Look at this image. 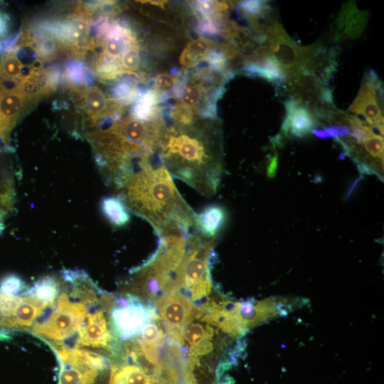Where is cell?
Wrapping results in <instances>:
<instances>
[{
  "label": "cell",
  "instance_id": "1",
  "mask_svg": "<svg viewBox=\"0 0 384 384\" xmlns=\"http://www.w3.org/2000/svg\"><path fill=\"white\" fill-rule=\"evenodd\" d=\"M132 213L146 220L159 237L195 230L196 214L182 198L163 164L139 161L114 188Z\"/></svg>",
  "mask_w": 384,
  "mask_h": 384
},
{
  "label": "cell",
  "instance_id": "2",
  "mask_svg": "<svg viewBox=\"0 0 384 384\" xmlns=\"http://www.w3.org/2000/svg\"><path fill=\"white\" fill-rule=\"evenodd\" d=\"M187 127L164 130L160 158L171 176L210 197L216 193L222 175L220 146L208 131Z\"/></svg>",
  "mask_w": 384,
  "mask_h": 384
},
{
  "label": "cell",
  "instance_id": "3",
  "mask_svg": "<svg viewBox=\"0 0 384 384\" xmlns=\"http://www.w3.org/2000/svg\"><path fill=\"white\" fill-rule=\"evenodd\" d=\"M216 242L217 238H206L196 233L187 238L186 250L173 282L193 302L211 292L210 262Z\"/></svg>",
  "mask_w": 384,
  "mask_h": 384
},
{
  "label": "cell",
  "instance_id": "4",
  "mask_svg": "<svg viewBox=\"0 0 384 384\" xmlns=\"http://www.w3.org/2000/svg\"><path fill=\"white\" fill-rule=\"evenodd\" d=\"M55 354L60 366L58 384H109L112 366L104 355L75 348H61Z\"/></svg>",
  "mask_w": 384,
  "mask_h": 384
},
{
  "label": "cell",
  "instance_id": "5",
  "mask_svg": "<svg viewBox=\"0 0 384 384\" xmlns=\"http://www.w3.org/2000/svg\"><path fill=\"white\" fill-rule=\"evenodd\" d=\"M162 294L158 307L166 333L173 344H183L184 331L194 318L196 307L173 282L164 288Z\"/></svg>",
  "mask_w": 384,
  "mask_h": 384
},
{
  "label": "cell",
  "instance_id": "6",
  "mask_svg": "<svg viewBox=\"0 0 384 384\" xmlns=\"http://www.w3.org/2000/svg\"><path fill=\"white\" fill-rule=\"evenodd\" d=\"M126 294L125 297L113 302L110 311L112 326L119 340L138 336L148 323L158 318L154 307L135 295Z\"/></svg>",
  "mask_w": 384,
  "mask_h": 384
},
{
  "label": "cell",
  "instance_id": "7",
  "mask_svg": "<svg viewBox=\"0 0 384 384\" xmlns=\"http://www.w3.org/2000/svg\"><path fill=\"white\" fill-rule=\"evenodd\" d=\"M286 85L290 98L305 106L314 117L334 107L326 82L314 75L292 72L286 75Z\"/></svg>",
  "mask_w": 384,
  "mask_h": 384
},
{
  "label": "cell",
  "instance_id": "8",
  "mask_svg": "<svg viewBox=\"0 0 384 384\" xmlns=\"http://www.w3.org/2000/svg\"><path fill=\"white\" fill-rule=\"evenodd\" d=\"M383 86L373 70H369L363 78L358 93L348 110L363 122L383 135ZM375 133V132H374Z\"/></svg>",
  "mask_w": 384,
  "mask_h": 384
},
{
  "label": "cell",
  "instance_id": "9",
  "mask_svg": "<svg viewBox=\"0 0 384 384\" xmlns=\"http://www.w3.org/2000/svg\"><path fill=\"white\" fill-rule=\"evenodd\" d=\"M265 46L286 75L299 70L302 46L296 43L288 36L278 21L267 28Z\"/></svg>",
  "mask_w": 384,
  "mask_h": 384
},
{
  "label": "cell",
  "instance_id": "10",
  "mask_svg": "<svg viewBox=\"0 0 384 384\" xmlns=\"http://www.w3.org/2000/svg\"><path fill=\"white\" fill-rule=\"evenodd\" d=\"M367 11H361L355 1L343 4L332 28V38L335 42L358 38L364 31L368 19Z\"/></svg>",
  "mask_w": 384,
  "mask_h": 384
},
{
  "label": "cell",
  "instance_id": "11",
  "mask_svg": "<svg viewBox=\"0 0 384 384\" xmlns=\"http://www.w3.org/2000/svg\"><path fill=\"white\" fill-rule=\"evenodd\" d=\"M242 70L247 76L260 77L278 86L286 85L284 71L271 55L265 45L248 57Z\"/></svg>",
  "mask_w": 384,
  "mask_h": 384
},
{
  "label": "cell",
  "instance_id": "12",
  "mask_svg": "<svg viewBox=\"0 0 384 384\" xmlns=\"http://www.w3.org/2000/svg\"><path fill=\"white\" fill-rule=\"evenodd\" d=\"M286 115L282 125L284 136L302 138L317 126L314 114L303 105L290 98L285 102Z\"/></svg>",
  "mask_w": 384,
  "mask_h": 384
},
{
  "label": "cell",
  "instance_id": "13",
  "mask_svg": "<svg viewBox=\"0 0 384 384\" xmlns=\"http://www.w3.org/2000/svg\"><path fill=\"white\" fill-rule=\"evenodd\" d=\"M204 322V321H203ZM214 331L208 324L191 322L186 328L183 335L189 349L188 361L198 363V358L212 351V339Z\"/></svg>",
  "mask_w": 384,
  "mask_h": 384
},
{
  "label": "cell",
  "instance_id": "14",
  "mask_svg": "<svg viewBox=\"0 0 384 384\" xmlns=\"http://www.w3.org/2000/svg\"><path fill=\"white\" fill-rule=\"evenodd\" d=\"M228 213L224 207L218 204L206 206L196 214L194 233L206 238H217L224 228Z\"/></svg>",
  "mask_w": 384,
  "mask_h": 384
},
{
  "label": "cell",
  "instance_id": "15",
  "mask_svg": "<svg viewBox=\"0 0 384 384\" xmlns=\"http://www.w3.org/2000/svg\"><path fill=\"white\" fill-rule=\"evenodd\" d=\"M153 376L137 363H129L124 359L113 362L109 384H151Z\"/></svg>",
  "mask_w": 384,
  "mask_h": 384
},
{
  "label": "cell",
  "instance_id": "16",
  "mask_svg": "<svg viewBox=\"0 0 384 384\" xmlns=\"http://www.w3.org/2000/svg\"><path fill=\"white\" fill-rule=\"evenodd\" d=\"M78 102L87 116L86 125L102 117L107 105L105 94L96 87L84 88Z\"/></svg>",
  "mask_w": 384,
  "mask_h": 384
},
{
  "label": "cell",
  "instance_id": "17",
  "mask_svg": "<svg viewBox=\"0 0 384 384\" xmlns=\"http://www.w3.org/2000/svg\"><path fill=\"white\" fill-rule=\"evenodd\" d=\"M60 292V277L48 276L38 280L23 293L34 298L47 309H51L54 306Z\"/></svg>",
  "mask_w": 384,
  "mask_h": 384
},
{
  "label": "cell",
  "instance_id": "18",
  "mask_svg": "<svg viewBox=\"0 0 384 384\" xmlns=\"http://www.w3.org/2000/svg\"><path fill=\"white\" fill-rule=\"evenodd\" d=\"M158 92L149 90L140 94L132 108V117L142 122H153L158 119L156 105L159 102Z\"/></svg>",
  "mask_w": 384,
  "mask_h": 384
},
{
  "label": "cell",
  "instance_id": "19",
  "mask_svg": "<svg viewBox=\"0 0 384 384\" xmlns=\"http://www.w3.org/2000/svg\"><path fill=\"white\" fill-rule=\"evenodd\" d=\"M210 45L212 43L203 37L188 42L180 55L181 65L188 68L197 65L204 59L206 52L210 48Z\"/></svg>",
  "mask_w": 384,
  "mask_h": 384
},
{
  "label": "cell",
  "instance_id": "20",
  "mask_svg": "<svg viewBox=\"0 0 384 384\" xmlns=\"http://www.w3.org/2000/svg\"><path fill=\"white\" fill-rule=\"evenodd\" d=\"M101 206L105 217L113 225L122 226L129 220V210L118 196L104 198Z\"/></svg>",
  "mask_w": 384,
  "mask_h": 384
},
{
  "label": "cell",
  "instance_id": "21",
  "mask_svg": "<svg viewBox=\"0 0 384 384\" xmlns=\"http://www.w3.org/2000/svg\"><path fill=\"white\" fill-rule=\"evenodd\" d=\"M65 78L70 87H79L87 85L92 82V77L81 63L72 61L65 71Z\"/></svg>",
  "mask_w": 384,
  "mask_h": 384
},
{
  "label": "cell",
  "instance_id": "22",
  "mask_svg": "<svg viewBox=\"0 0 384 384\" xmlns=\"http://www.w3.org/2000/svg\"><path fill=\"white\" fill-rule=\"evenodd\" d=\"M23 65L14 50L9 49L0 60V77L20 80Z\"/></svg>",
  "mask_w": 384,
  "mask_h": 384
},
{
  "label": "cell",
  "instance_id": "23",
  "mask_svg": "<svg viewBox=\"0 0 384 384\" xmlns=\"http://www.w3.org/2000/svg\"><path fill=\"white\" fill-rule=\"evenodd\" d=\"M203 86L201 82H189L184 85L180 98L183 104L193 110H196L203 100Z\"/></svg>",
  "mask_w": 384,
  "mask_h": 384
},
{
  "label": "cell",
  "instance_id": "24",
  "mask_svg": "<svg viewBox=\"0 0 384 384\" xmlns=\"http://www.w3.org/2000/svg\"><path fill=\"white\" fill-rule=\"evenodd\" d=\"M114 100L122 105L131 103L140 95L139 90L129 82H120L112 89Z\"/></svg>",
  "mask_w": 384,
  "mask_h": 384
},
{
  "label": "cell",
  "instance_id": "25",
  "mask_svg": "<svg viewBox=\"0 0 384 384\" xmlns=\"http://www.w3.org/2000/svg\"><path fill=\"white\" fill-rule=\"evenodd\" d=\"M140 63L139 47L137 43L131 45L123 53L120 65L123 71L132 73L139 68Z\"/></svg>",
  "mask_w": 384,
  "mask_h": 384
},
{
  "label": "cell",
  "instance_id": "26",
  "mask_svg": "<svg viewBox=\"0 0 384 384\" xmlns=\"http://www.w3.org/2000/svg\"><path fill=\"white\" fill-rule=\"evenodd\" d=\"M312 132L318 137L322 139L327 138H346L349 136L351 129L346 125L332 124L323 129H314Z\"/></svg>",
  "mask_w": 384,
  "mask_h": 384
},
{
  "label": "cell",
  "instance_id": "27",
  "mask_svg": "<svg viewBox=\"0 0 384 384\" xmlns=\"http://www.w3.org/2000/svg\"><path fill=\"white\" fill-rule=\"evenodd\" d=\"M184 104L178 105L171 111V117L181 126H191L195 121V112Z\"/></svg>",
  "mask_w": 384,
  "mask_h": 384
},
{
  "label": "cell",
  "instance_id": "28",
  "mask_svg": "<svg viewBox=\"0 0 384 384\" xmlns=\"http://www.w3.org/2000/svg\"><path fill=\"white\" fill-rule=\"evenodd\" d=\"M178 83V77L168 73L159 74L154 79V87L159 93L167 95L174 92Z\"/></svg>",
  "mask_w": 384,
  "mask_h": 384
},
{
  "label": "cell",
  "instance_id": "29",
  "mask_svg": "<svg viewBox=\"0 0 384 384\" xmlns=\"http://www.w3.org/2000/svg\"><path fill=\"white\" fill-rule=\"evenodd\" d=\"M26 287L25 283L14 274L8 275L3 278L0 284V290L4 294L10 295H18Z\"/></svg>",
  "mask_w": 384,
  "mask_h": 384
},
{
  "label": "cell",
  "instance_id": "30",
  "mask_svg": "<svg viewBox=\"0 0 384 384\" xmlns=\"http://www.w3.org/2000/svg\"><path fill=\"white\" fill-rule=\"evenodd\" d=\"M220 20L202 19L197 27V32L207 36H217L223 31Z\"/></svg>",
  "mask_w": 384,
  "mask_h": 384
},
{
  "label": "cell",
  "instance_id": "31",
  "mask_svg": "<svg viewBox=\"0 0 384 384\" xmlns=\"http://www.w3.org/2000/svg\"><path fill=\"white\" fill-rule=\"evenodd\" d=\"M278 166V155L274 154L269 160L267 167V174L270 178H273L275 174Z\"/></svg>",
  "mask_w": 384,
  "mask_h": 384
},
{
  "label": "cell",
  "instance_id": "32",
  "mask_svg": "<svg viewBox=\"0 0 384 384\" xmlns=\"http://www.w3.org/2000/svg\"><path fill=\"white\" fill-rule=\"evenodd\" d=\"M9 19L6 14L0 12V40L4 38L9 31Z\"/></svg>",
  "mask_w": 384,
  "mask_h": 384
},
{
  "label": "cell",
  "instance_id": "33",
  "mask_svg": "<svg viewBox=\"0 0 384 384\" xmlns=\"http://www.w3.org/2000/svg\"><path fill=\"white\" fill-rule=\"evenodd\" d=\"M142 2H147V3H149L151 4H153V5H156V6H159L161 7L163 6V4L164 3V1H142Z\"/></svg>",
  "mask_w": 384,
  "mask_h": 384
}]
</instances>
